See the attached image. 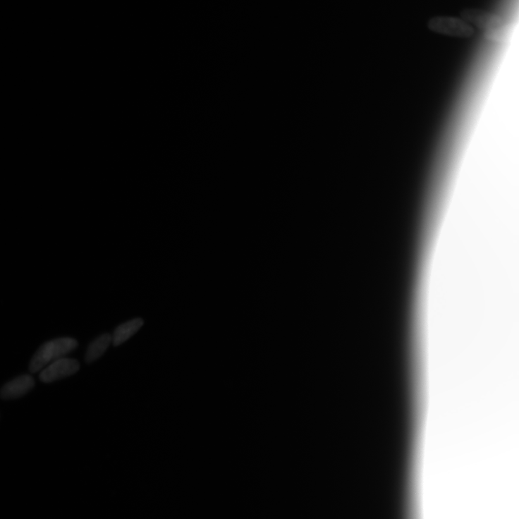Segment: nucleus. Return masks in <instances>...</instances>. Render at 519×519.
Segmentation results:
<instances>
[{"instance_id":"nucleus-1","label":"nucleus","mask_w":519,"mask_h":519,"mask_svg":"<svg viewBox=\"0 0 519 519\" xmlns=\"http://www.w3.org/2000/svg\"><path fill=\"white\" fill-rule=\"evenodd\" d=\"M78 341L71 338H61L43 344L32 356L29 370L32 373L40 371L51 362L63 358L78 347Z\"/></svg>"},{"instance_id":"nucleus-2","label":"nucleus","mask_w":519,"mask_h":519,"mask_svg":"<svg viewBox=\"0 0 519 519\" xmlns=\"http://www.w3.org/2000/svg\"><path fill=\"white\" fill-rule=\"evenodd\" d=\"M461 18L472 27L480 29L484 36L492 41H500L504 35L502 19L496 14L478 8H466Z\"/></svg>"},{"instance_id":"nucleus-3","label":"nucleus","mask_w":519,"mask_h":519,"mask_svg":"<svg viewBox=\"0 0 519 519\" xmlns=\"http://www.w3.org/2000/svg\"><path fill=\"white\" fill-rule=\"evenodd\" d=\"M428 27L436 34L454 38H470L475 34L474 28L463 19L451 16L433 17Z\"/></svg>"},{"instance_id":"nucleus-4","label":"nucleus","mask_w":519,"mask_h":519,"mask_svg":"<svg viewBox=\"0 0 519 519\" xmlns=\"http://www.w3.org/2000/svg\"><path fill=\"white\" fill-rule=\"evenodd\" d=\"M80 370L78 361L71 359L61 358L57 360L47 368L42 371L40 379L45 383H50L56 380L70 377Z\"/></svg>"},{"instance_id":"nucleus-5","label":"nucleus","mask_w":519,"mask_h":519,"mask_svg":"<svg viewBox=\"0 0 519 519\" xmlns=\"http://www.w3.org/2000/svg\"><path fill=\"white\" fill-rule=\"evenodd\" d=\"M35 385V381L31 376L21 375L4 386L0 391V397L4 400L20 398L29 393Z\"/></svg>"},{"instance_id":"nucleus-6","label":"nucleus","mask_w":519,"mask_h":519,"mask_svg":"<svg viewBox=\"0 0 519 519\" xmlns=\"http://www.w3.org/2000/svg\"><path fill=\"white\" fill-rule=\"evenodd\" d=\"M143 324L144 321L140 318L121 324L111 336L114 346H118L133 337L143 326Z\"/></svg>"},{"instance_id":"nucleus-7","label":"nucleus","mask_w":519,"mask_h":519,"mask_svg":"<svg viewBox=\"0 0 519 519\" xmlns=\"http://www.w3.org/2000/svg\"><path fill=\"white\" fill-rule=\"evenodd\" d=\"M111 342L112 337L109 334L102 335L95 339L91 343L87 350L85 362L90 364L97 360H99L108 349Z\"/></svg>"}]
</instances>
